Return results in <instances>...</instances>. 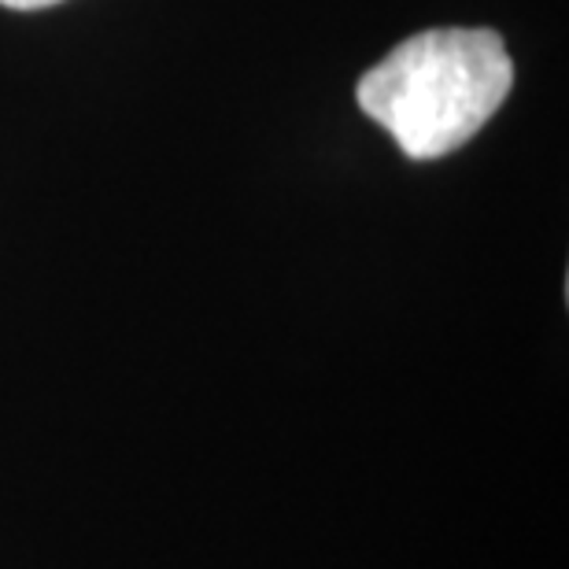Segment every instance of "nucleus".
<instances>
[{
    "label": "nucleus",
    "mask_w": 569,
    "mask_h": 569,
    "mask_svg": "<svg viewBox=\"0 0 569 569\" xmlns=\"http://www.w3.org/2000/svg\"><path fill=\"white\" fill-rule=\"evenodd\" d=\"M515 63L496 30L443 27L407 38L359 78L356 100L407 159H440L503 108Z\"/></svg>",
    "instance_id": "f257e3e1"
},
{
    "label": "nucleus",
    "mask_w": 569,
    "mask_h": 569,
    "mask_svg": "<svg viewBox=\"0 0 569 569\" xmlns=\"http://www.w3.org/2000/svg\"><path fill=\"white\" fill-rule=\"evenodd\" d=\"M4 8H16V11H38V8H52V4H63V0H0Z\"/></svg>",
    "instance_id": "f03ea898"
}]
</instances>
